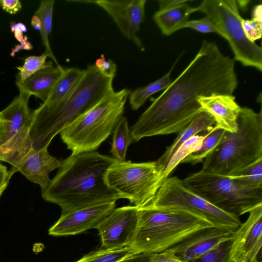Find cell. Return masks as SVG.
Instances as JSON below:
<instances>
[{"mask_svg": "<svg viewBox=\"0 0 262 262\" xmlns=\"http://www.w3.org/2000/svg\"><path fill=\"white\" fill-rule=\"evenodd\" d=\"M238 81L235 60L204 40L193 59L130 127L132 142L178 133L203 109L200 96L233 95Z\"/></svg>", "mask_w": 262, "mask_h": 262, "instance_id": "1", "label": "cell"}, {"mask_svg": "<svg viewBox=\"0 0 262 262\" xmlns=\"http://www.w3.org/2000/svg\"><path fill=\"white\" fill-rule=\"evenodd\" d=\"M117 160L96 150L71 154L61 161L55 176L41 190L42 198L56 204L61 214L121 199L105 181V173Z\"/></svg>", "mask_w": 262, "mask_h": 262, "instance_id": "2", "label": "cell"}, {"mask_svg": "<svg viewBox=\"0 0 262 262\" xmlns=\"http://www.w3.org/2000/svg\"><path fill=\"white\" fill-rule=\"evenodd\" d=\"M113 80L90 65L67 98L53 105L41 103L32 111L29 135L34 152L48 148L56 135L114 91Z\"/></svg>", "mask_w": 262, "mask_h": 262, "instance_id": "3", "label": "cell"}, {"mask_svg": "<svg viewBox=\"0 0 262 262\" xmlns=\"http://www.w3.org/2000/svg\"><path fill=\"white\" fill-rule=\"evenodd\" d=\"M211 227L216 226L186 210L144 206L138 208V226L130 246L136 254L159 253Z\"/></svg>", "mask_w": 262, "mask_h": 262, "instance_id": "4", "label": "cell"}, {"mask_svg": "<svg viewBox=\"0 0 262 262\" xmlns=\"http://www.w3.org/2000/svg\"><path fill=\"white\" fill-rule=\"evenodd\" d=\"M236 132L204 159L201 171L228 176L262 158V112L241 108Z\"/></svg>", "mask_w": 262, "mask_h": 262, "instance_id": "5", "label": "cell"}, {"mask_svg": "<svg viewBox=\"0 0 262 262\" xmlns=\"http://www.w3.org/2000/svg\"><path fill=\"white\" fill-rule=\"evenodd\" d=\"M130 92L128 89L112 92L60 133L62 142L72 154L99 148L123 116Z\"/></svg>", "mask_w": 262, "mask_h": 262, "instance_id": "6", "label": "cell"}, {"mask_svg": "<svg viewBox=\"0 0 262 262\" xmlns=\"http://www.w3.org/2000/svg\"><path fill=\"white\" fill-rule=\"evenodd\" d=\"M184 184L222 211L238 217L262 205V189H250L227 176L201 170L182 180Z\"/></svg>", "mask_w": 262, "mask_h": 262, "instance_id": "7", "label": "cell"}, {"mask_svg": "<svg viewBox=\"0 0 262 262\" xmlns=\"http://www.w3.org/2000/svg\"><path fill=\"white\" fill-rule=\"evenodd\" d=\"M203 12L214 23L220 36L228 42L234 56V60L243 66L262 71V49L255 42L246 37L242 26L241 16L235 0H204L196 7H192V13Z\"/></svg>", "mask_w": 262, "mask_h": 262, "instance_id": "8", "label": "cell"}, {"mask_svg": "<svg viewBox=\"0 0 262 262\" xmlns=\"http://www.w3.org/2000/svg\"><path fill=\"white\" fill-rule=\"evenodd\" d=\"M105 181L121 199H128L138 208L151 200L163 181L156 161L133 163L118 160L107 169Z\"/></svg>", "mask_w": 262, "mask_h": 262, "instance_id": "9", "label": "cell"}, {"mask_svg": "<svg viewBox=\"0 0 262 262\" xmlns=\"http://www.w3.org/2000/svg\"><path fill=\"white\" fill-rule=\"evenodd\" d=\"M144 206L157 209L186 210L215 226L233 230L242 223L238 217L226 213L208 202L186 187L182 180L176 176L164 180L154 198Z\"/></svg>", "mask_w": 262, "mask_h": 262, "instance_id": "10", "label": "cell"}, {"mask_svg": "<svg viewBox=\"0 0 262 262\" xmlns=\"http://www.w3.org/2000/svg\"><path fill=\"white\" fill-rule=\"evenodd\" d=\"M89 3L103 9L112 18L121 33L138 48H142L141 40L137 34L145 19L146 0H95L69 1Z\"/></svg>", "mask_w": 262, "mask_h": 262, "instance_id": "11", "label": "cell"}, {"mask_svg": "<svg viewBox=\"0 0 262 262\" xmlns=\"http://www.w3.org/2000/svg\"><path fill=\"white\" fill-rule=\"evenodd\" d=\"M138 208L126 206L115 208L97 227L101 248L116 249L130 246L136 232Z\"/></svg>", "mask_w": 262, "mask_h": 262, "instance_id": "12", "label": "cell"}, {"mask_svg": "<svg viewBox=\"0 0 262 262\" xmlns=\"http://www.w3.org/2000/svg\"><path fill=\"white\" fill-rule=\"evenodd\" d=\"M246 221L234 230L232 262H262V205L252 210Z\"/></svg>", "mask_w": 262, "mask_h": 262, "instance_id": "13", "label": "cell"}, {"mask_svg": "<svg viewBox=\"0 0 262 262\" xmlns=\"http://www.w3.org/2000/svg\"><path fill=\"white\" fill-rule=\"evenodd\" d=\"M116 202L103 203L61 214L49 230L52 236H67L81 233L95 228L115 208Z\"/></svg>", "mask_w": 262, "mask_h": 262, "instance_id": "14", "label": "cell"}, {"mask_svg": "<svg viewBox=\"0 0 262 262\" xmlns=\"http://www.w3.org/2000/svg\"><path fill=\"white\" fill-rule=\"evenodd\" d=\"M234 230L224 227L205 228L165 251L184 262L196 258L222 242L232 238Z\"/></svg>", "mask_w": 262, "mask_h": 262, "instance_id": "15", "label": "cell"}, {"mask_svg": "<svg viewBox=\"0 0 262 262\" xmlns=\"http://www.w3.org/2000/svg\"><path fill=\"white\" fill-rule=\"evenodd\" d=\"M198 101L203 110L213 118L214 127L231 133L236 132L237 118L241 107L233 95L200 96Z\"/></svg>", "mask_w": 262, "mask_h": 262, "instance_id": "16", "label": "cell"}, {"mask_svg": "<svg viewBox=\"0 0 262 262\" xmlns=\"http://www.w3.org/2000/svg\"><path fill=\"white\" fill-rule=\"evenodd\" d=\"M61 161L52 156L48 148L33 152L26 156L13 169H10V176L20 172L30 181L38 184L41 189L46 187L51 180L49 174L59 168Z\"/></svg>", "mask_w": 262, "mask_h": 262, "instance_id": "17", "label": "cell"}, {"mask_svg": "<svg viewBox=\"0 0 262 262\" xmlns=\"http://www.w3.org/2000/svg\"><path fill=\"white\" fill-rule=\"evenodd\" d=\"M64 68L60 65L54 66L52 61L29 77L22 83H16L19 92L33 95L45 102L56 82L62 74Z\"/></svg>", "mask_w": 262, "mask_h": 262, "instance_id": "18", "label": "cell"}, {"mask_svg": "<svg viewBox=\"0 0 262 262\" xmlns=\"http://www.w3.org/2000/svg\"><path fill=\"white\" fill-rule=\"evenodd\" d=\"M214 125L215 121L209 113L203 111L198 114L189 123L178 133L172 143L156 161L158 169L161 174L173 154L184 142L198 133L210 130Z\"/></svg>", "mask_w": 262, "mask_h": 262, "instance_id": "19", "label": "cell"}, {"mask_svg": "<svg viewBox=\"0 0 262 262\" xmlns=\"http://www.w3.org/2000/svg\"><path fill=\"white\" fill-rule=\"evenodd\" d=\"M30 97L25 92H19L8 106L0 112V117L7 122L8 125L7 135L3 142L23 127L30 128L32 119V111L29 107Z\"/></svg>", "mask_w": 262, "mask_h": 262, "instance_id": "20", "label": "cell"}, {"mask_svg": "<svg viewBox=\"0 0 262 262\" xmlns=\"http://www.w3.org/2000/svg\"><path fill=\"white\" fill-rule=\"evenodd\" d=\"M34 152L29 128L23 127L13 136L0 144V160L14 169L28 155Z\"/></svg>", "mask_w": 262, "mask_h": 262, "instance_id": "21", "label": "cell"}, {"mask_svg": "<svg viewBox=\"0 0 262 262\" xmlns=\"http://www.w3.org/2000/svg\"><path fill=\"white\" fill-rule=\"evenodd\" d=\"M192 7L187 3L178 6L159 10L153 15V19L162 34L169 36L182 29L192 13Z\"/></svg>", "mask_w": 262, "mask_h": 262, "instance_id": "22", "label": "cell"}, {"mask_svg": "<svg viewBox=\"0 0 262 262\" xmlns=\"http://www.w3.org/2000/svg\"><path fill=\"white\" fill-rule=\"evenodd\" d=\"M54 3V0L41 1L32 17L31 24L35 29L39 31L42 43L46 49L45 53L48 54L56 65H58V61L52 51L49 39V36L51 34L52 29Z\"/></svg>", "mask_w": 262, "mask_h": 262, "instance_id": "23", "label": "cell"}, {"mask_svg": "<svg viewBox=\"0 0 262 262\" xmlns=\"http://www.w3.org/2000/svg\"><path fill=\"white\" fill-rule=\"evenodd\" d=\"M84 73V70L76 67L64 68L63 72L51 91L45 105H53L67 98L74 90Z\"/></svg>", "mask_w": 262, "mask_h": 262, "instance_id": "24", "label": "cell"}, {"mask_svg": "<svg viewBox=\"0 0 262 262\" xmlns=\"http://www.w3.org/2000/svg\"><path fill=\"white\" fill-rule=\"evenodd\" d=\"M229 133L225 130L216 128L214 126L212 129L205 133V137L200 147L189 154L181 163L195 165L203 162L212 150L226 140Z\"/></svg>", "mask_w": 262, "mask_h": 262, "instance_id": "25", "label": "cell"}, {"mask_svg": "<svg viewBox=\"0 0 262 262\" xmlns=\"http://www.w3.org/2000/svg\"><path fill=\"white\" fill-rule=\"evenodd\" d=\"M173 67L168 73L159 79L130 92L128 98L133 110H138L150 96L160 91L164 90L170 85L172 81L170 76Z\"/></svg>", "mask_w": 262, "mask_h": 262, "instance_id": "26", "label": "cell"}, {"mask_svg": "<svg viewBox=\"0 0 262 262\" xmlns=\"http://www.w3.org/2000/svg\"><path fill=\"white\" fill-rule=\"evenodd\" d=\"M227 177L245 187L262 189V158Z\"/></svg>", "mask_w": 262, "mask_h": 262, "instance_id": "27", "label": "cell"}, {"mask_svg": "<svg viewBox=\"0 0 262 262\" xmlns=\"http://www.w3.org/2000/svg\"><path fill=\"white\" fill-rule=\"evenodd\" d=\"M130 143L132 141L128 122L127 119L122 116L113 132L110 150L113 157L118 161H125L126 151Z\"/></svg>", "mask_w": 262, "mask_h": 262, "instance_id": "28", "label": "cell"}, {"mask_svg": "<svg viewBox=\"0 0 262 262\" xmlns=\"http://www.w3.org/2000/svg\"><path fill=\"white\" fill-rule=\"evenodd\" d=\"M137 254L130 246L116 249H99L92 251L76 262H118Z\"/></svg>", "mask_w": 262, "mask_h": 262, "instance_id": "29", "label": "cell"}, {"mask_svg": "<svg viewBox=\"0 0 262 262\" xmlns=\"http://www.w3.org/2000/svg\"><path fill=\"white\" fill-rule=\"evenodd\" d=\"M205 133L195 135L184 142L173 154L162 174L163 180L168 177L174 168L190 153L198 150L205 137Z\"/></svg>", "mask_w": 262, "mask_h": 262, "instance_id": "30", "label": "cell"}, {"mask_svg": "<svg viewBox=\"0 0 262 262\" xmlns=\"http://www.w3.org/2000/svg\"><path fill=\"white\" fill-rule=\"evenodd\" d=\"M232 239L222 242L204 254L188 262H232L230 258Z\"/></svg>", "mask_w": 262, "mask_h": 262, "instance_id": "31", "label": "cell"}, {"mask_svg": "<svg viewBox=\"0 0 262 262\" xmlns=\"http://www.w3.org/2000/svg\"><path fill=\"white\" fill-rule=\"evenodd\" d=\"M48 54L44 53L39 56H31L25 60L22 66L17 67L18 73L16 78V83H22L29 77L43 68L46 64Z\"/></svg>", "mask_w": 262, "mask_h": 262, "instance_id": "32", "label": "cell"}, {"mask_svg": "<svg viewBox=\"0 0 262 262\" xmlns=\"http://www.w3.org/2000/svg\"><path fill=\"white\" fill-rule=\"evenodd\" d=\"M190 28L202 33H215L220 35V32L212 20L208 16L199 19L188 20L183 26V28Z\"/></svg>", "mask_w": 262, "mask_h": 262, "instance_id": "33", "label": "cell"}, {"mask_svg": "<svg viewBox=\"0 0 262 262\" xmlns=\"http://www.w3.org/2000/svg\"><path fill=\"white\" fill-rule=\"evenodd\" d=\"M243 31L250 41L255 42L261 37L262 21L254 18L243 19L241 22Z\"/></svg>", "mask_w": 262, "mask_h": 262, "instance_id": "34", "label": "cell"}, {"mask_svg": "<svg viewBox=\"0 0 262 262\" xmlns=\"http://www.w3.org/2000/svg\"><path fill=\"white\" fill-rule=\"evenodd\" d=\"M95 66L99 72L105 76L113 78L115 77L117 65L111 59L106 60L103 54L96 60Z\"/></svg>", "mask_w": 262, "mask_h": 262, "instance_id": "35", "label": "cell"}, {"mask_svg": "<svg viewBox=\"0 0 262 262\" xmlns=\"http://www.w3.org/2000/svg\"><path fill=\"white\" fill-rule=\"evenodd\" d=\"M0 6L7 12L14 14L21 9V3L19 0H0Z\"/></svg>", "mask_w": 262, "mask_h": 262, "instance_id": "36", "label": "cell"}, {"mask_svg": "<svg viewBox=\"0 0 262 262\" xmlns=\"http://www.w3.org/2000/svg\"><path fill=\"white\" fill-rule=\"evenodd\" d=\"M152 262H184L172 253L163 252L153 254Z\"/></svg>", "mask_w": 262, "mask_h": 262, "instance_id": "37", "label": "cell"}, {"mask_svg": "<svg viewBox=\"0 0 262 262\" xmlns=\"http://www.w3.org/2000/svg\"><path fill=\"white\" fill-rule=\"evenodd\" d=\"M11 178L7 167L0 164V198L8 186Z\"/></svg>", "mask_w": 262, "mask_h": 262, "instance_id": "38", "label": "cell"}, {"mask_svg": "<svg viewBox=\"0 0 262 262\" xmlns=\"http://www.w3.org/2000/svg\"><path fill=\"white\" fill-rule=\"evenodd\" d=\"M152 255L150 253L137 254L118 262H152L151 258Z\"/></svg>", "mask_w": 262, "mask_h": 262, "instance_id": "39", "label": "cell"}, {"mask_svg": "<svg viewBox=\"0 0 262 262\" xmlns=\"http://www.w3.org/2000/svg\"><path fill=\"white\" fill-rule=\"evenodd\" d=\"M186 0H161L158 1L159 10L166 9L187 3Z\"/></svg>", "mask_w": 262, "mask_h": 262, "instance_id": "40", "label": "cell"}, {"mask_svg": "<svg viewBox=\"0 0 262 262\" xmlns=\"http://www.w3.org/2000/svg\"><path fill=\"white\" fill-rule=\"evenodd\" d=\"M8 132L7 122L0 117V144L5 140Z\"/></svg>", "mask_w": 262, "mask_h": 262, "instance_id": "41", "label": "cell"}, {"mask_svg": "<svg viewBox=\"0 0 262 262\" xmlns=\"http://www.w3.org/2000/svg\"><path fill=\"white\" fill-rule=\"evenodd\" d=\"M252 18L262 21V5H256L253 9Z\"/></svg>", "mask_w": 262, "mask_h": 262, "instance_id": "42", "label": "cell"}]
</instances>
